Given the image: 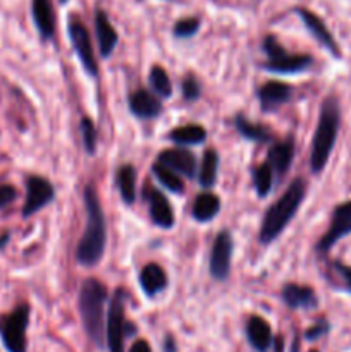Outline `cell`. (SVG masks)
I'll use <instances>...</instances> for the list:
<instances>
[{"label":"cell","instance_id":"7402d4cb","mask_svg":"<svg viewBox=\"0 0 351 352\" xmlns=\"http://www.w3.org/2000/svg\"><path fill=\"white\" fill-rule=\"evenodd\" d=\"M95 31H96V40H98L100 54L103 57H109L114 52V48L117 47V31L114 30V26L110 24L109 16H107L103 10H96L95 14Z\"/></svg>","mask_w":351,"mask_h":352},{"label":"cell","instance_id":"6da1fadb","mask_svg":"<svg viewBox=\"0 0 351 352\" xmlns=\"http://www.w3.org/2000/svg\"><path fill=\"white\" fill-rule=\"evenodd\" d=\"M86 206V229L76 250V260L81 267L92 268L100 263L107 244V226L98 195L93 186L85 189Z\"/></svg>","mask_w":351,"mask_h":352},{"label":"cell","instance_id":"3957f363","mask_svg":"<svg viewBox=\"0 0 351 352\" xmlns=\"http://www.w3.org/2000/svg\"><path fill=\"white\" fill-rule=\"evenodd\" d=\"M341 124L339 102L334 96L323 100L320 109L319 124L312 141V155H310V167L313 174H320L329 162L332 148L336 144L337 133Z\"/></svg>","mask_w":351,"mask_h":352},{"label":"cell","instance_id":"60d3db41","mask_svg":"<svg viewBox=\"0 0 351 352\" xmlns=\"http://www.w3.org/2000/svg\"><path fill=\"white\" fill-rule=\"evenodd\" d=\"M61 2H62V3H65V2H67V0H61Z\"/></svg>","mask_w":351,"mask_h":352},{"label":"cell","instance_id":"83f0119b","mask_svg":"<svg viewBox=\"0 0 351 352\" xmlns=\"http://www.w3.org/2000/svg\"><path fill=\"white\" fill-rule=\"evenodd\" d=\"M151 170H153L155 177L158 179V182L164 188H167L171 192H176V195H182V191H184V182L179 177V174H176L174 170H171V168L164 167L160 164H153Z\"/></svg>","mask_w":351,"mask_h":352},{"label":"cell","instance_id":"277c9868","mask_svg":"<svg viewBox=\"0 0 351 352\" xmlns=\"http://www.w3.org/2000/svg\"><path fill=\"white\" fill-rule=\"evenodd\" d=\"M107 302V289L96 278H86L79 289V315L89 340L102 349L105 342V322L103 309Z\"/></svg>","mask_w":351,"mask_h":352},{"label":"cell","instance_id":"484cf974","mask_svg":"<svg viewBox=\"0 0 351 352\" xmlns=\"http://www.w3.org/2000/svg\"><path fill=\"white\" fill-rule=\"evenodd\" d=\"M234 122H236L237 133L243 138H246V140L257 141V143H268V141H272V133L268 131V127L250 122L243 116H237Z\"/></svg>","mask_w":351,"mask_h":352},{"label":"cell","instance_id":"8d00e7d4","mask_svg":"<svg viewBox=\"0 0 351 352\" xmlns=\"http://www.w3.org/2000/svg\"><path fill=\"white\" fill-rule=\"evenodd\" d=\"M129 352H151V347L148 346L147 340H136V342L131 346Z\"/></svg>","mask_w":351,"mask_h":352},{"label":"cell","instance_id":"4316f807","mask_svg":"<svg viewBox=\"0 0 351 352\" xmlns=\"http://www.w3.org/2000/svg\"><path fill=\"white\" fill-rule=\"evenodd\" d=\"M217 170H219V155L213 150H206L200 167V186L205 189L212 188L217 181Z\"/></svg>","mask_w":351,"mask_h":352},{"label":"cell","instance_id":"e575fe53","mask_svg":"<svg viewBox=\"0 0 351 352\" xmlns=\"http://www.w3.org/2000/svg\"><path fill=\"white\" fill-rule=\"evenodd\" d=\"M327 332H329V323H327L326 320H320V322H317L315 325H312L308 330H306L305 337L308 340H317L322 336H326Z\"/></svg>","mask_w":351,"mask_h":352},{"label":"cell","instance_id":"e0dca14e","mask_svg":"<svg viewBox=\"0 0 351 352\" xmlns=\"http://www.w3.org/2000/svg\"><path fill=\"white\" fill-rule=\"evenodd\" d=\"M298 14L303 19V23H305V26L308 28L310 33L313 34V38H315L323 48H327L334 57H341L339 47H337L336 40H334V36L330 34V31L327 30V26L323 24V21L320 19L317 14L310 12V10L306 9H298Z\"/></svg>","mask_w":351,"mask_h":352},{"label":"cell","instance_id":"4dcf8cb0","mask_svg":"<svg viewBox=\"0 0 351 352\" xmlns=\"http://www.w3.org/2000/svg\"><path fill=\"white\" fill-rule=\"evenodd\" d=\"M79 133L83 136V144H85V150L88 151L89 155H93L96 151V127L93 124L92 119L88 117H83L81 124H79Z\"/></svg>","mask_w":351,"mask_h":352},{"label":"cell","instance_id":"ba28073f","mask_svg":"<svg viewBox=\"0 0 351 352\" xmlns=\"http://www.w3.org/2000/svg\"><path fill=\"white\" fill-rule=\"evenodd\" d=\"M69 38H71V43L74 47L76 55H78L79 62L85 67V71L92 78H96L98 76V65H96L95 54H93L92 38H89V33L85 24L79 19H76V17H72L69 21Z\"/></svg>","mask_w":351,"mask_h":352},{"label":"cell","instance_id":"d4e9b609","mask_svg":"<svg viewBox=\"0 0 351 352\" xmlns=\"http://www.w3.org/2000/svg\"><path fill=\"white\" fill-rule=\"evenodd\" d=\"M169 140L174 141L176 144H202L206 140V131L205 127L198 126V124H188V126L178 127V129L171 131Z\"/></svg>","mask_w":351,"mask_h":352},{"label":"cell","instance_id":"f546056e","mask_svg":"<svg viewBox=\"0 0 351 352\" xmlns=\"http://www.w3.org/2000/svg\"><path fill=\"white\" fill-rule=\"evenodd\" d=\"M150 85L151 88L155 89L158 96H164V98H169L172 95V85L171 79H169V74L165 72L164 67L160 65H153L150 71Z\"/></svg>","mask_w":351,"mask_h":352},{"label":"cell","instance_id":"52a82bcc","mask_svg":"<svg viewBox=\"0 0 351 352\" xmlns=\"http://www.w3.org/2000/svg\"><path fill=\"white\" fill-rule=\"evenodd\" d=\"M264 52L267 55V62L264 69L277 74H296L303 72L312 65L313 58L305 54H289L277 41L275 36H267L264 41Z\"/></svg>","mask_w":351,"mask_h":352},{"label":"cell","instance_id":"9a60e30c","mask_svg":"<svg viewBox=\"0 0 351 352\" xmlns=\"http://www.w3.org/2000/svg\"><path fill=\"white\" fill-rule=\"evenodd\" d=\"M291 86L281 81H268L258 89V100L264 112H274L291 98Z\"/></svg>","mask_w":351,"mask_h":352},{"label":"cell","instance_id":"ab89813d","mask_svg":"<svg viewBox=\"0 0 351 352\" xmlns=\"http://www.w3.org/2000/svg\"><path fill=\"white\" fill-rule=\"evenodd\" d=\"M9 239H10L9 232H3V234H0V250H3V248H6V244L9 243Z\"/></svg>","mask_w":351,"mask_h":352},{"label":"cell","instance_id":"44dd1931","mask_svg":"<svg viewBox=\"0 0 351 352\" xmlns=\"http://www.w3.org/2000/svg\"><path fill=\"white\" fill-rule=\"evenodd\" d=\"M167 274L157 263H148L140 274V285L148 298H157L167 287Z\"/></svg>","mask_w":351,"mask_h":352},{"label":"cell","instance_id":"7a4b0ae2","mask_svg":"<svg viewBox=\"0 0 351 352\" xmlns=\"http://www.w3.org/2000/svg\"><path fill=\"white\" fill-rule=\"evenodd\" d=\"M306 195V182L303 179H295L286 189L284 195L267 210L262 222L260 232H258V241L262 244H270L272 241L277 239L282 234V230L288 227L292 217L301 206L303 199Z\"/></svg>","mask_w":351,"mask_h":352},{"label":"cell","instance_id":"7c38bea8","mask_svg":"<svg viewBox=\"0 0 351 352\" xmlns=\"http://www.w3.org/2000/svg\"><path fill=\"white\" fill-rule=\"evenodd\" d=\"M145 199H147L148 206H150L151 222L155 226L162 227V229H172L176 219L169 199L158 189H155L153 186H147L145 188Z\"/></svg>","mask_w":351,"mask_h":352},{"label":"cell","instance_id":"1f68e13d","mask_svg":"<svg viewBox=\"0 0 351 352\" xmlns=\"http://www.w3.org/2000/svg\"><path fill=\"white\" fill-rule=\"evenodd\" d=\"M200 30V21L196 17H184V19L178 21L174 24V36L176 38H191L198 33Z\"/></svg>","mask_w":351,"mask_h":352},{"label":"cell","instance_id":"2e32d148","mask_svg":"<svg viewBox=\"0 0 351 352\" xmlns=\"http://www.w3.org/2000/svg\"><path fill=\"white\" fill-rule=\"evenodd\" d=\"M129 110L138 119L150 120L160 116L162 103L148 89H136L129 95Z\"/></svg>","mask_w":351,"mask_h":352},{"label":"cell","instance_id":"ac0fdd59","mask_svg":"<svg viewBox=\"0 0 351 352\" xmlns=\"http://www.w3.org/2000/svg\"><path fill=\"white\" fill-rule=\"evenodd\" d=\"M246 337L250 346L257 352H268L274 342L270 325L262 316H250L246 323Z\"/></svg>","mask_w":351,"mask_h":352},{"label":"cell","instance_id":"74e56055","mask_svg":"<svg viewBox=\"0 0 351 352\" xmlns=\"http://www.w3.org/2000/svg\"><path fill=\"white\" fill-rule=\"evenodd\" d=\"M164 351L165 352H178V347H176V342L171 339V337H167L164 342Z\"/></svg>","mask_w":351,"mask_h":352},{"label":"cell","instance_id":"f1b7e54d","mask_svg":"<svg viewBox=\"0 0 351 352\" xmlns=\"http://www.w3.org/2000/svg\"><path fill=\"white\" fill-rule=\"evenodd\" d=\"M253 186L260 198H265L270 192L272 186H274V174L267 164L260 165L253 170Z\"/></svg>","mask_w":351,"mask_h":352},{"label":"cell","instance_id":"9c48e42d","mask_svg":"<svg viewBox=\"0 0 351 352\" xmlns=\"http://www.w3.org/2000/svg\"><path fill=\"white\" fill-rule=\"evenodd\" d=\"M351 234V201H344L336 206L330 219V226L322 239L317 244L319 253H329L334 244Z\"/></svg>","mask_w":351,"mask_h":352},{"label":"cell","instance_id":"5b68a950","mask_svg":"<svg viewBox=\"0 0 351 352\" xmlns=\"http://www.w3.org/2000/svg\"><path fill=\"white\" fill-rule=\"evenodd\" d=\"M136 327L126 320V292L117 289L107 311V347L109 352H124V340L133 336Z\"/></svg>","mask_w":351,"mask_h":352},{"label":"cell","instance_id":"ffe728a7","mask_svg":"<svg viewBox=\"0 0 351 352\" xmlns=\"http://www.w3.org/2000/svg\"><path fill=\"white\" fill-rule=\"evenodd\" d=\"M282 301L291 309H313L317 308V296L313 289L299 284H286L282 287Z\"/></svg>","mask_w":351,"mask_h":352},{"label":"cell","instance_id":"5bb4252c","mask_svg":"<svg viewBox=\"0 0 351 352\" xmlns=\"http://www.w3.org/2000/svg\"><path fill=\"white\" fill-rule=\"evenodd\" d=\"M292 158H295V140H292V138H288V140L272 144V148L268 150L267 162H265V164L270 167L274 179H281L284 177L289 172V168H291Z\"/></svg>","mask_w":351,"mask_h":352},{"label":"cell","instance_id":"cb8c5ba5","mask_svg":"<svg viewBox=\"0 0 351 352\" xmlns=\"http://www.w3.org/2000/svg\"><path fill=\"white\" fill-rule=\"evenodd\" d=\"M117 189L126 205H133L136 199V170L131 165H123L117 170Z\"/></svg>","mask_w":351,"mask_h":352},{"label":"cell","instance_id":"8992f818","mask_svg":"<svg viewBox=\"0 0 351 352\" xmlns=\"http://www.w3.org/2000/svg\"><path fill=\"white\" fill-rule=\"evenodd\" d=\"M30 325V306L26 302L0 316V339L7 352H26V330Z\"/></svg>","mask_w":351,"mask_h":352},{"label":"cell","instance_id":"4fadbf2b","mask_svg":"<svg viewBox=\"0 0 351 352\" xmlns=\"http://www.w3.org/2000/svg\"><path fill=\"white\" fill-rule=\"evenodd\" d=\"M157 164L164 165V167L174 170L176 174L184 175L188 179L195 177L196 174L195 155L184 148H171V150L162 151L157 157Z\"/></svg>","mask_w":351,"mask_h":352},{"label":"cell","instance_id":"d590c367","mask_svg":"<svg viewBox=\"0 0 351 352\" xmlns=\"http://www.w3.org/2000/svg\"><path fill=\"white\" fill-rule=\"evenodd\" d=\"M334 270H336L337 277L343 280L344 289L351 294V267H348V265H343V263H334Z\"/></svg>","mask_w":351,"mask_h":352},{"label":"cell","instance_id":"d6986e66","mask_svg":"<svg viewBox=\"0 0 351 352\" xmlns=\"http://www.w3.org/2000/svg\"><path fill=\"white\" fill-rule=\"evenodd\" d=\"M34 26L43 40H50L55 34V14L50 0H31Z\"/></svg>","mask_w":351,"mask_h":352},{"label":"cell","instance_id":"30bf717a","mask_svg":"<svg viewBox=\"0 0 351 352\" xmlns=\"http://www.w3.org/2000/svg\"><path fill=\"white\" fill-rule=\"evenodd\" d=\"M54 198L55 189L47 179L40 177V175H30L26 179V201L23 206V217L28 219V217L34 215L48 203L54 201Z\"/></svg>","mask_w":351,"mask_h":352},{"label":"cell","instance_id":"603a6c76","mask_svg":"<svg viewBox=\"0 0 351 352\" xmlns=\"http://www.w3.org/2000/svg\"><path fill=\"white\" fill-rule=\"evenodd\" d=\"M220 212V199L212 192H202L193 205V219L196 222H210Z\"/></svg>","mask_w":351,"mask_h":352},{"label":"cell","instance_id":"8fae6325","mask_svg":"<svg viewBox=\"0 0 351 352\" xmlns=\"http://www.w3.org/2000/svg\"><path fill=\"white\" fill-rule=\"evenodd\" d=\"M231 256H233V237L227 230L217 234L210 253V274L215 280H226L231 274Z\"/></svg>","mask_w":351,"mask_h":352},{"label":"cell","instance_id":"b9f144b4","mask_svg":"<svg viewBox=\"0 0 351 352\" xmlns=\"http://www.w3.org/2000/svg\"><path fill=\"white\" fill-rule=\"evenodd\" d=\"M310 352H319V351H310Z\"/></svg>","mask_w":351,"mask_h":352},{"label":"cell","instance_id":"d6a6232c","mask_svg":"<svg viewBox=\"0 0 351 352\" xmlns=\"http://www.w3.org/2000/svg\"><path fill=\"white\" fill-rule=\"evenodd\" d=\"M200 93H202L200 82L193 76H186L184 81H182V95H184V98L189 100V102H195V100L200 98Z\"/></svg>","mask_w":351,"mask_h":352},{"label":"cell","instance_id":"f35d334b","mask_svg":"<svg viewBox=\"0 0 351 352\" xmlns=\"http://www.w3.org/2000/svg\"><path fill=\"white\" fill-rule=\"evenodd\" d=\"M272 347H274L275 352H282V351H284V342H282L281 337H275L274 342H272Z\"/></svg>","mask_w":351,"mask_h":352},{"label":"cell","instance_id":"836d02e7","mask_svg":"<svg viewBox=\"0 0 351 352\" xmlns=\"http://www.w3.org/2000/svg\"><path fill=\"white\" fill-rule=\"evenodd\" d=\"M17 198L16 188L10 184H0V210L9 206Z\"/></svg>","mask_w":351,"mask_h":352}]
</instances>
